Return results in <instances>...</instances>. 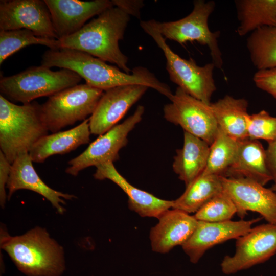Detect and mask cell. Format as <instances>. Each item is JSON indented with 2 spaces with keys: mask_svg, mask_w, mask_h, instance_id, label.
Segmentation results:
<instances>
[{
  "mask_svg": "<svg viewBox=\"0 0 276 276\" xmlns=\"http://www.w3.org/2000/svg\"><path fill=\"white\" fill-rule=\"evenodd\" d=\"M41 65L73 71L83 78L86 84L104 91L119 86L140 84L156 90L169 99L173 95L167 84L159 81L146 67H135L131 73H126L118 67L77 50L49 49L42 55Z\"/></svg>",
  "mask_w": 276,
  "mask_h": 276,
  "instance_id": "6da1fadb",
  "label": "cell"
},
{
  "mask_svg": "<svg viewBox=\"0 0 276 276\" xmlns=\"http://www.w3.org/2000/svg\"><path fill=\"white\" fill-rule=\"evenodd\" d=\"M130 16L120 7H110L78 32L58 39L59 49L84 52L130 73L131 70L127 66L128 57L119 45V41L124 38Z\"/></svg>",
  "mask_w": 276,
  "mask_h": 276,
  "instance_id": "7a4b0ae2",
  "label": "cell"
},
{
  "mask_svg": "<svg viewBox=\"0 0 276 276\" xmlns=\"http://www.w3.org/2000/svg\"><path fill=\"white\" fill-rule=\"evenodd\" d=\"M0 244L26 276H60L65 269L63 249L45 228L36 226L12 236L2 228Z\"/></svg>",
  "mask_w": 276,
  "mask_h": 276,
  "instance_id": "3957f363",
  "label": "cell"
},
{
  "mask_svg": "<svg viewBox=\"0 0 276 276\" xmlns=\"http://www.w3.org/2000/svg\"><path fill=\"white\" fill-rule=\"evenodd\" d=\"M49 131L41 104L33 101L18 105L0 95V151L11 164Z\"/></svg>",
  "mask_w": 276,
  "mask_h": 276,
  "instance_id": "277c9868",
  "label": "cell"
},
{
  "mask_svg": "<svg viewBox=\"0 0 276 276\" xmlns=\"http://www.w3.org/2000/svg\"><path fill=\"white\" fill-rule=\"evenodd\" d=\"M82 79L73 71L62 68L53 71L41 65L30 67L14 75L2 77L0 80V91L8 100L24 104L38 98L50 97L78 85Z\"/></svg>",
  "mask_w": 276,
  "mask_h": 276,
  "instance_id": "5b68a950",
  "label": "cell"
},
{
  "mask_svg": "<svg viewBox=\"0 0 276 276\" xmlns=\"http://www.w3.org/2000/svg\"><path fill=\"white\" fill-rule=\"evenodd\" d=\"M140 26L163 51L170 80L188 94L210 105L211 97L216 90L213 78L214 64L212 62L200 66L192 58H181L171 50L166 39L149 20L141 21Z\"/></svg>",
  "mask_w": 276,
  "mask_h": 276,
  "instance_id": "8992f818",
  "label": "cell"
},
{
  "mask_svg": "<svg viewBox=\"0 0 276 276\" xmlns=\"http://www.w3.org/2000/svg\"><path fill=\"white\" fill-rule=\"evenodd\" d=\"M215 3L213 1L196 0L193 9L187 16L179 20L160 22L149 20L151 24L165 38L183 44L188 41H196L206 45L210 51L213 63L221 68L223 65L222 54L218 45L219 31L213 32L208 25V20L213 12Z\"/></svg>",
  "mask_w": 276,
  "mask_h": 276,
  "instance_id": "52a82bcc",
  "label": "cell"
},
{
  "mask_svg": "<svg viewBox=\"0 0 276 276\" xmlns=\"http://www.w3.org/2000/svg\"><path fill=\"white\" fill-rule=\"evenodd\" d=\"M104 90L86 83L78 84L51 96L41 105L43 119L49 131L55 133L91 115Z\"/></svg>",
  "mask_w": 276,
  "mask_h": 276,
  "instance_id": "ba28073f",
  "label": "cell"
},
{
  "mask_svg": "<svg viewBox=\"0 0 276 276\" xmlns=\"http://www.w3.org/2000/svg\"><path fill=\"white\" fill-rule=\"evenodd\" d=\"M170 100L171 102L163 108L164 118L210 146L218 129L210 104L190 96L178 87Z\"/></svg>",
  "mask_w": 276,
  "mask_h": 276,
  "instance_id": "9c48e42d",
  "label": "cell"
},
{
  "mask_svg": "<svg viewBox=\"0 0 276 276\" xmlns=\"http://www.w3.org/2000/svg\"><path fill=\"white\" fill-rule=\"evenodd\" d=\"M144 111L143 106H138L124 122L100 135L84 151L68 162L65 172L76 176L86 168L118 160L120 150L126 145L129 133L141 122Z\"/></svg>",
  "mask_w": 276,
  "mask_h": 276,
  "instance_id": "30bf717a",
  "label": "cell"
},
{
  "mask_svg": "<svg viewBox=\"0 0 276 276\" xmlns=\"http://www.w3.org/2000/svg\"><path fill=\"white\" fill-rule=\"evenodd\" d=\"M275 253L276 224L259 225L236 239L235 252L224 257L221 270L224 274H235L266 262Z\"/></svg>",
  "mask_w": 276,
  "mask_h": 276,
  "instance_id": "8fae6325",
  "label": "cell"
},
{
  "mask_svg": "<svg viewBox=\"0 0 276 276\" xmlns=\"http://www.w3.org/2000/svg\"><path fill=\"white\" fill-rule=\"evenodd\" d=\"M23 29L38 37L58 39L44 0H1L0 30Z\"/></svg>",
  "mask_w": 276,
  "mask_h": 276,
  "instance_id": "7c38bea8",
  "label": "cell"
},
{
  "mask_svg": "<svg viewBox=\"0 0 276 276\" xmlns=\"http://www.w3.org/2000/svg\"><path fill=\"white\" fill-rule=\"evenodd\" d=\"M223 191L234 203L236 214L243 219L247 211L260 214L269 223L276 224V193L245 178L222 176Z\"/></svg>",
  "mask_w": 276,
  "mask_h": 276,
  "instance_id": "4fadbf2b",
  "label": "cell"
},
{
  "mask_svg": "<svg viewBox=\"0 0 276 276\" xmlns=\"http://www.w3.org/2000/svg\"><path fill=\"white\" fill-rule=\"evenodd\" d=\"M148 88L144 85L131 84L105 90L89 118L91 134L102 135L117 125Z\"/></svg>",
  "mask_w": 276,
  "mask_h": 276,
  "instance_id": "5bb4252c",
  "label": "cell"
},
{
  "mask_svg": "<svg viewBox=\"0 0 276 276\" xmlns=\"http://www.w3.org/2000/svg\"><path fill=\"white\" fill-rule=\"evenodd\" d=\"M261 218L249 220H228L219 222L198 221L194 232L181 246L190 261L197 263L205 252L214 246L246 234Z\"/></svg>",
  "mask_w": 276,
  "mask_h": 276,
  "instance_id": "9a60e30c",
  "label": "cell"
},
{
  "mask_svg": "<svg viewBox=\"0 0 276 276\" xmlns=\"http://www.w3.org/2000/svg\"><path fill=\"white\" fill-rule=\"evenodd\" d=\"M58 39L80 30L90 18L114 6L112 1L44 0Z\"/></svg>",
  "mask_w": 276,
  "mask_h": 276,
  "instance_id": "2e32d148",
  "label": "cell"
},
{
  "mask_svg": "<svg viewBox=\"0 0 276 276\" xmlns=\"http://www.w3.org/2000/svg\"><path fill=\"white\" fill-rule=\"evenodd\" d=\"M29 152L20 154L11 164V170L6 185L8 190L7 200L17 190L26 189L36 192L46 198L59 214L65 211L63 204L65 200L76 197L53 189L40 178L33 165Z\"/></svg>",
  "mask_w": 276,
  "mask_h": 276,
  "instance_id": "e0dca14e",
  "label": "cell"
},
{
  "mask_svg": "<svg viewBox=\"0 0 276 276\" xmlns=\"http://www.w3.org/2000/svg\"><path fill=\"white\" fill-rule=\"evenodd\" d=\"M158 219V223L150 231V239L152 250L162 254L177 245L182 246L198 224L194 216L175 209L165 211Z\"/></svg>",
  "mask_w": 276,
  "mask_h": 276,
  "instance_id": "ac0fdd59",
  "label": "cell"
},
{
  "mask_svg": "<svg viewBox=\"0 0 276 276\" xmlns=\"http://www.w3.org/2000/svg\"><path fill=\"white\" fill-rule=\"evenodd\" d=\"M94 177L98 180L109 179L118 185L128 197L129 208L141 217L158 218L172 208L173 200H166L131 185L116 169L113 163L98 165Z\"/></svg>",
  "mask_w": 276,
  "mask_h": 276,
  "instance_id": "d6986e66",
  "label": "cell"
},
{
  "mask_svg": "<svg viewBox=\"0 0 276 276\" xmlns=\"http://www.w3.org/2000/svg\"><path fill=\"white\" fill-rule=\"evenodd\" d=\"M222 176L245 178L263 186L272 180L262 144L249 138L240 141L237 155Z\"/></svg>",
  "mask_w": 276,
  "mask_h": 276,
  "instance_id": "ffe728a7",
  "label": "cell"
},
{
  "mask_svg": "<svg viewBox=\"0 0 276 276\" xmlns=\"http://www.w3.org/2000/svg\"><path fill=\"white\" fill-rule=\"evenodd\" d=\"M89 118L66 131L47 134L40 138L29 153L33 162L43 163L50 156L64 154L90 142Z\"/></svg>",
  "mask_w": 276,
  "mask_h": 276,
  "instance_id": "44dd1931",
  "label": "cell"
},
{
  "mask_svg": "<svg viewBox=\"0 0 276 276\" xmlns=\"http://www.w3.org/2000/svg\"><path fill=\"white\" fill-rule=\"evenodd\" d=\"M210 145L202 139L184 131L183 144L176 150L172 167L186 186L204 170L207 164Z\"/></svg>",
  "mask_w": 276,
  "mask_h": 276,
  "instance_id": "7402d4cb",
  "label": "cell"
},
{
  "mask_svg": "<svg viewBox=\"0 0 276 276\" xmlns=\"http://www.w3.org/2000/svg\"><path fill=\"white\" fill-rule=\"evenodd\" d=\"M210 105L219 128L238 141L248 138L246 100L226 95Z\"/></svg>",
  "mask_w": 276,
  "mask_h": 276,
  "instance_id": "603a6c76",
  "label": "cell"
},
{
  "mask_svg": "<svg viewBox=\"0 0 276 276\" xmlns=\"http://www.w3.org/2000/svg\"><path fill=\"white\" fill-rule=\"evenodd\" d=\"M235 4L239 36L262 27L276 26V0H236Z\"/></svg>",
  "mask_w": 276,
  "mask_h": 276,
  "instance_id": "cb8c5ba5",
  "label": "cell"
},
{
  "mask_svg": "<svg viewBox=\"0 0 276 276\" xmlns=\"http://www.w3.org/2000/svg\"><path fill=\"white\" fill-rule=\"evenodd\" d=\"M223 191L222 176L202 173L186 186L185 192L179 198L173 200L172 209L189 214L195 213Z\"/></svg>",
  "mask_w": 276,
  "mask_h": 276,
  "instance_id": "d4e9b609",
  "label": "cell"
},
{
  "mask_svg": "<svg viewBox=\"0 0 276 276\" xmlns=\"http://www.w3.org/2000/svg\"><path fill=\"white\" fill-rule=\"evenodd\" d=\"M246 46L258 71L276 67V26H264L252 32Z\"/></svg>",
  "mask_w": 276,
  "mask_h": 276,
  "instance_id": "484cf974",
  "label": "cell"
},
{
  "mask_svg": "<svg viewBox=\"0 0 276 276\" xmlns=\"http://www.w3.org/2000/svg\"><path fill=\"white\" fill-rule=\"evenodd\" d=\"M238 141L218 127L210 150L207 164L202 173L223 176L234 162L239 146Z\"/></svg>",
  "mask_w": 276,
  "mask_h": 276,
  "instance_id": "4316f807",
  "label": "cell"
},
{
  "mask_svg": "<svg viewBox=\"0 0 276 276\" xmlns=\"http://www.w3.org/2000/svg\"><path fill=\"white\" fill-rule=\"evenodd\" d=\"M32 44L59 49L58 39L38 37L28 29L0 30V64L20 49Z\"/></svg>",
  "mask_w": 276,
  "mask_h": 276,
  "instance_id": "83f0119b",
  "label": "cell"
},
{
  "mask_svg": "<svg viewBox=\"0 0 276 276\" xmlns=\"http://www.w3.org/2000/svg\"><path fill=\"white\" fill-rule=\"evenodd\" d=\"M236 213L234 203L223 191L202 206L194 216L198 221L219 222L231 220Z\"/></svg>",
  "mask_w": 276,
  "mask_h": 276,
  "instance_id": "f1b7e54d",
  "label": "cell"
},
{
  "mask_svg": "<svg viewBox=\"0 0 276 276\" xmlns=\"http://www.w3.org/2000/svg\"><path fill=\"white\" fill-rule=\"evenodd\" d=\"M247 133L251 140L262 139L268 143L276 140V117L264 110L249 114Z\"/></svg>",
  "mask_w": 276,
  "mask_h": 276,
  "instance_id": "f546056e",
  "label": "cell"
},
{
  "mask_svg": "<svg viewBox=\"0 0 276 276\" xmlns=\"http://www.w3.org/2000/svg\"><path fill=\"white\" fill-rule=\"evenodd\" d=\"M253 81L258 88L276 99V67L258 71L254 75Z\"/></svg>",
  "mask_w": 276,
  "mask_h": 276,
  "instance_id": "4dcf8cb0",
  "label": "cell"
},
{
  "mask_svg": "<svg viewBox=\"0 0 276 276\" xmlns=\"http://www.w3.org/2000/svg\"><path fill=\"white\" fill-rule=\"evenodd\" d=\"M11 164L0 151V204L4 208L7 200L6 188L8 180Z\"/></svg>",
  "mask_w": 276,
  "mask_h": 276,
  "instance_id": "1f68e13d",
  "label": "cell"
},
{
  "mask_svg": "<svg viewBox=\"0 0 276 276\" xmlns=\"http://www.w3.org/2000/svg\"><path fill=\"white\" fill-rule=\"evenodd\" d=\"M114 6L121 8L129 15L140 18V10L144 6L142 1L112 0Z\"/></svg>",
  "mask_w": 276,
  "mask_h": 276,
  "instance_id": "d6a6232c",
  "label": "cell"
},
{
  "mask_svg": "<svg viewBox=\"0 0 276 276\" xmlns=\"http://www.w3.org/2000/svg\"><path fill=\"white\" fill-rule=\"evenodd\" d=\"M268 143L266 149V161L272 180L276 184V140Z\"/></svg>",
  "mask_w": 276,
  "mask_h": 276,
  "instance_id": "836d02e7",
  "label": "cell"
},
{
  "mask_svg": "<svg viewBox=\"0 0 276 276\" xmlns=\"http://www.w3.org/2000/svg\"><path fill=\"white\" fill-rule=\"evenodd\" d=\"M270 189L276 193V184L274 183Z\"/></svg>",
  "mask_w": 276,
  "mask_h": 276,
  "instance_id": "e575fe53",
  "label": "cell"
}]
</instances>
